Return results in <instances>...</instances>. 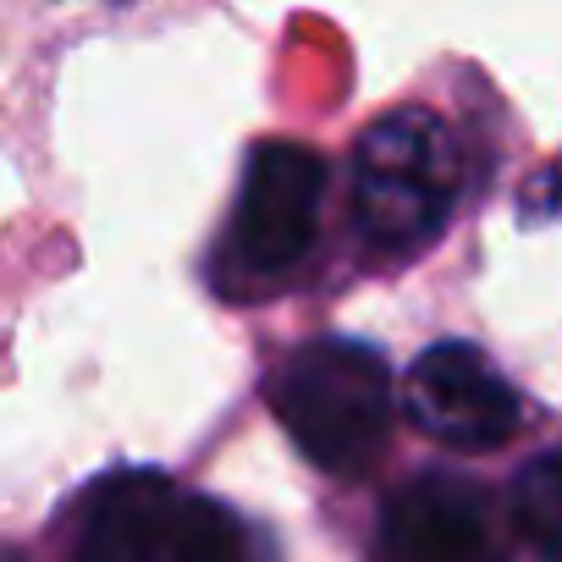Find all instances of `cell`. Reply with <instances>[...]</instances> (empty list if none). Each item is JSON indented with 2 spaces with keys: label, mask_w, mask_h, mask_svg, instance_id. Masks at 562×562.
Returning <instances> with one entry per match:
<instances>
[{
  "label": "cell",
  "mask_w": 562,
  "mask_h": 562,
  "mask_svg": "<svg viewBox=\"0 0 562 562\" xmlns=\"http://www.w3.org/2000/svg\"><path fill=\"white\" fill-rule=\"evenodd\" d=\"M381 562H502L485 502L447 474L414 480L381 524Z\"/></svg>",
  "instance_id": "obj_5"
},
{
  "label": "cell",
  "mask_w": 562,
  "mask_h": 562,
  "mask_svg": "<svg viewBox=\"0 0 562 562\" xmlns=\"http://www.w3.org/2000/svg\"><path fill=\"white\" fill-rule=\"evenodd\" d=\"M177 502L182 496L155 469L111 474L83 507V529H78L72 562H160L171 518H177Z\"/></svg>",
  "instance_id": "obj_6"
},
{
  "label": "cell",
  "mask_w": 562,
  "mask_h": 562,
  "mask_svg": "<svg viewBox=\"0 0 562 562\" xmlns=\"http://www.w3.org/2000/svg\"><path fill=\"white\" fill-rule=\"evenodd\" d=\"M463 193V155L436 111L403 105L364 127L353 149V221L381 259L430 248Z\"/></svg>",
  "instance_id": "obj_1"
},
{
  "label": "cell",
  "mask_w": 562,
  "mask_h": 562,
  "mask_svg": "<svg viewBox=\"0 0 562 562\" xmlns=\"http://www.w3.org/2000/svg\"><path fill=\"white\" fill-rule=\"evenodd\" d=\"M408 419L458 452H491L518 436L524 403L507 386V375L469 342H436L414 359L403 381Z\"/></svg>",
  "instance_id": "obj_4"
},
{
  "label": "cell",
  "mask_w": 562,
  "mask_h": 562,
  "mask_svg": "<svg viewBox=\"0 0 562 562\" xmlns=\"http://www.w3.org/2000/svg\"><path fill=\"white\" fill-rule=\"evenodd\" d=\"M392 370L348 337L304 342L270 375V414L326 474H364L392 430Z\"/></svg>",
  "instance_id": "obj_2"
},
{
  "label": "cell",
  "mask_w": 562,
  "mask_h": 562,
  "mask_svg": "<svg viewBox=\"0 0 562 562\" xmlns=\"http://www.w3.org/2000/svg\"><path fill=\"white\" fill-rule=\"evenodd\" d=\"M160 562H254V535L232 507L210 496H182Z\"/></svg>",
  "instance_id": "obj_7"
},
{
  "label": "cell",
  "mask_w": 562,
  "mask_h": 562,
  "mask_svg": "<svg viewBox=\"0 0 562 562\" xmlns=\"http://www.w3.org/2000/svg\"><path fill=\"white\" fill-rule=\"evenodd\" d=\"M321 199H326V160L310 144L293 138L254 144L232 204V237H226L232 265L259 281L293 270L321 232Z\"/></svg>",
  "instance_id": "obj_3"
},
{
  "label": "cell",
  "mask_w": 562,
  "mask_h": 562,
  "mask_svg": "<svg viewBox=\"0 0 562 562\" xmlns=\"http://www.w3.org/2000/svg\"><path fill=\"white\" fill-rule=\"evenodd\" d=\"M513 529L540 562H562V447L540 452L513 480Z\"/></svg>",
  "instance_id": "obj_8"
}]
</instances>
